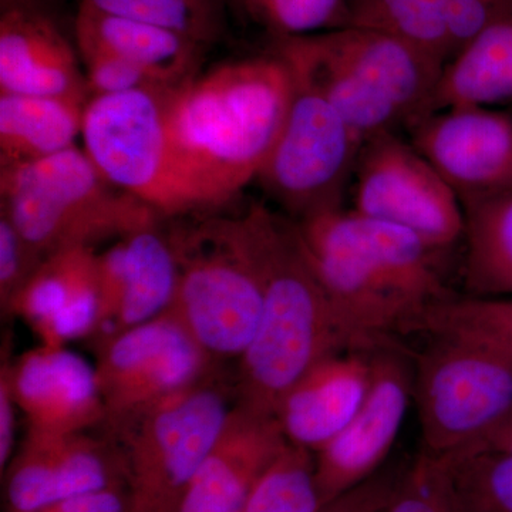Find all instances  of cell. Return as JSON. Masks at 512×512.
Returning a JSON list of instances; mask_svg holds the SVG:
<instances>
[{"label":"cell","mask_w":512,"mask_h":512,"mask_svg":"<svg viewBox=\"0 0 512 512\" xmlns=\"http://www.w3.org/2000/svg\"><path fill=\"white\" fill-rule=\"evenodd\" d=\"M235 235L262 289L261 323L239 357L237 404L276 416L285 393L312 366L350 350L295 222L254 204L232 218Z\"/></svg>","instance_id":"obj_1"},{"label":"cell","mask_w":512,"mask_h":512,"mask_svg":"<svg viewBox=\"0 0 512 512\" xmlns=\"http://www.w3.org/2000/svg\"><path fill=\"white\" fill-rule=\"evenodd\" d=\"M295 90L281 55L245 57L195 74L168 93V133L178 160L210 208L258 178Z\"/></svg>","instance_id":"obj_2"},{"label":"cell","mask_w":512,"mask_h":512,"mask_svg":"<svg viewBox=\"0 0 512 512\" xmlns=\"http://www.w3.org/2000/svg\"><path fill=\"white\" fill-rule=\"evenodd\" d=\"M0 204L43 259L127 237L161 218L113 187L76 146L32 163L0 167Z\"/></svg>","instance_id":"obj_3"},{"label":"cell","mask_w":512,"mask_h":512,"mask_svg":"<svg viewBox=\"0 0 512 512\" xmlns=\"http://www.w3.org/2000/svg\"><path fill=\"white\" fill-rule=\"evenodd\" d=\"M235 404V384L225 380L218 366L111 440L123 457L130 512H177Z\"/></svg>","instance_id":"obj_4"},{"label":"cell","mask_w":512,"mask_h":512,"mask_svg":"<svg viewBox=\"0 0 512 512\" xmlns=\"http://www.w3.org/2000/svg\"><path fill=\"white\" fill-rule=\"evenodd\" d=\"M168 93L93 97L83 111L84 153L113 187L158 217L210 208L175 153L165 117Z\"/></svg>","instance_id":"obj_5"},{"label":"cell","mask_w":512,"mask_h":512,"mask_svg":"<svg viewBox=\"0 0 512 512\" xmlns=\"http://www.w3.org/2000/svg\"><path fill=\"white\" fill-rule=\"evenodd\" d=\"M170 237L180 278L168 311L215 362L239 359L258 332L264 301L232 218L174 228Z\"/></svg>","instance_id":"obj_6"},{"label":"cell","mask_w":512,"mask_h":512,"mask_svg":"<svg viewBox=\"0 0 512 512\" xmlns=\"http://www.w3.org/2000/svg\"><path fill=\"white\" fill-rule=\"evenodd\" d=\"M417 362L413 396L424 450L450 457L476 446L512 409V356L457 336H436Z\"/></svg>","instance_id":"obj_7"},{"label":"cell","mask_w":512,"mask_h":512,"mask_svg":"<svg viewBox=\"0 0 512 512\" xmlns=\"http://www.w3.org/2000/svg\"><path fill=\"white\" fill-rule=\"evenodd\" d=\"M292 74L284 128L256 181L293 221H303L342 208L365 141L322 94Z\"/></svg>","instance_id":"obj_8"},{"label":"cell","mask_w":512,"mask_h":512,"mask_svg":"<svg viewBox=\"0 0 512 512\" xmlns=\"http://www.w3.org/2000/svg\"><path fill=\"white\" fill-rule=\"evenodd\" d=\"M104 431L114 440L138 417L183 392L221 363L195 342L173 313L123 330L94 345Z\"/></svg>","instance_id":"obj_9"},{"label":"cell","mask_w":512,"mask_h":512,"mask_svg":"<svg viewBox=\"0 0 512 512\" xmlns=\"http://www.w3.org/2000/svg\"><path fill=\"white\" fill-rule=\"evenodd\" d=\"M353 181L357 214L407 229L441 251L464 237L460 198L412 143L394 131L366 141Z\"/></svg>","instance_id":"obj_10"},{"label":"cell","mask_w":512,"mask_h":512,"mask_svg":"<svg viewBox=\"0 0 512 512\" xmlns=\"http://www.w3.org/2000/svg\"><path fill=\"white\" fill-rule=\"evenodd\" d=\"M412 146L461 204L512 188V113L488 106H453L410 126Z\"/></svg>","instance_id":"obj_11"},{"label":"cell","mask_w":512,"mask_h":512,"mask_svg":"<svg viewBox=\"0 0 512 512\" xmlns=\"http://www.w3.org/2000/svg\"><path fill=\"white\" fill-rule=\"evenodd\" d=\"M370 366L365 402L348 426L315 453L316 484L325 505L375 476L409 409L414 377L402 355L376 349Z\"/></svg>","instance_id":"obj_12"},{"label":"cell","mask_w":512,"mask_h":512,"mask_svg":"<svg viewBox=\"0 0 512 512\" xmlns=\"http://www.w3.org/2000/svg\"><path fill=\"white\" fill-rule=\"evenodd\" d=\"M127 485L119 448L89 431H26L5 478L6 512H35L72 495Z\"/></svg>","instance_id":"obj_13"},{"label":"cell","mask_w":512,"mask_h":512,"mask_svg":"<svg viewBox=\"0 0 512 512\" xmlns=\"http://www.w3.org/2000/svg\"><path fill=\"white\" fill-rule=\"evenodd\" d=\"M299 37L392 101L407 126L427 116L444 64L419 47L392 33L353 25Z\"/></svg>","instance_id":"obj_14"},{"label":"cell","mask_w":512,"mask_h":512,"mask_svg":"<svg viewBox=\"0 0 512 512\" xmlns=\"http://www.w3.org/2000/svg\"><path fill=\"white\" fill-rule=\"evenodd\" d=\"M8 369L29 433H82L103 426L96 369L66 346H37L15 362L8 360Z\"/></svg>","instance_id":"obj_15"},{"label":"cell","mask_w":512,"mask_h":512,"mask_svg":"<svg viewBox=\"0 0 512 512\" xmlns=\"http://www.w3.org/2000/svg\"><path fill=\"white\" fill-rule=\"evenodd\" d=\"M288 444L276 417L235 404L177 512H238L256 481Z\"/></svg>","instance_id":"obj_16"},{"label":"cell","mask_w":512,"mask_h":512,"mask_svg":"<svg viewBox=\"0 0 512 512\" xmlns=\"http://www.w3.org/2000/svg\"><path fill=\"white\" fill-rule=\"evenodd\" d=\"M8 316L26 320L40 345L66 346L69 340L92 338L99 319L94 248L64 249L43 259L13 299Z\"/></svg>","instance_id":"obj_17"},{"label":"cell","mask_w":512,"mask_h":512,"mask_svg":"<svg viewBox=\"0 0 512 512\" xmlns=\"http://www.w3.org/2000/svg\"><path fill=\"white\" fill-rule=\"evenodd\" d=\"M0 93L87 103L76 49L40 8L16 6L0 13Z\"/></svg>","instance_id":"obj_18"},{"label":"cell","mask_w":512,"mask_h":512,"mask_svg":"<svg viewBox=\"0 0 512 512\" xmlns=\"http://www.w3.org/2000/svg\"><path fill=\"white\" fill-rule=\"evenodd\" d=\"M316 218L413 309L414 318L427 306L447 298L437 265L441 249L407 229L353 210L340 208Z\"/></svg>","instance_id":"obj_19"},{"label":"cell","mask_w":512,"mask_h":512,"mask_svg":"<svg viewBox=\"0 0 512 512\" xmlns=\"http://www.w3.org/2000/svg\"><path fill=\"white\" fill-rule=\"evenodd\" d=\"M370 379V359L363 356L336 353L320 360L279 403L275 417L285 439L318 453L355 417Z\"/></svg>","instance_id":"obj_20"},{"label":"cell","mask_w":512,"mask_h":512,"mask_svg":"<svg viewBox=\"0 0 512 512\" xmlns=\"http://www.w3.org/2000/svg\"><path fill=\"white\" fill-rule=\"evenodd\" d=\"M350 6L355 25L399 36L444 66L512 13V0H350Z\"/></svg>","instance_id":"obj_21"},{"label":"cell","mask_w":512,"mask_h":512,"mask_svg":"<svg viewBox=\"0 0 512 512\" xmlns=\"http://www.w3.org/2000/svg\"><path fill=\"white\" fill-rule=\"evenodd\" d=\"M80 56L107 53L154 74L170 89L201 72L207 45L175 30L141 20L110 15L80 3L74 18Z\"/></svg>","instance_id":"obj_22"},{"label":"cell","mask_w":512,"mask_h":512,"mask_svg":"<svg viewBox=\"0 0 512 512\" xmlns=\"http://www.w3.org/2000/svg\"><path fill=\"white\" fill-rule=\"evenodd\" d=\"M86 104L62 97L0 93V167L32 163L74 146Z\"/></svg>","instance_id":"obj_23"},{"label":"cell","mask_w":512,"mask_h":512,"mask_svg":"<svg viewBox=\"0 0 512 512\" xmlns=\"http://www.w3.org/2000/svg\"><path fill=\"white\" fill-rule=\"evenodd\" d=\"M512 100V13L483 30L444 66L427 116L453 106Z\"/></svg>","instance_id":"obj_24"},{"label":"cell","mask_w":512,"mask_h":512,"mask_svg":"<svg viewBox=\"0 0 512 512\" xmlns=\"http://www.w3.org/2000/svg\"><path fill=\"white\" fill-rule=\"evenodd\" d=\"M124 241L127 248L124 298L119 315L101 340L157 318L170 309L177 292L180 266L170 232L161 229L160 221L137 229L124 237Z\"/></svg>","instance_id":"obj_25"},{"label":"cell","mask_w":512,"mask_h":512,"mask_svg":"<svg viewBox=\"0 0 512 512\" xmlns=\"http://www.w3.org/2000/svg\"><path fill=\"white\" fill-rule=\"evenodd\" d=\"M463 207L471 296L512 298V188Z\"/></svg>","instance_id":"obj_26"},{"label":"cell","mask_w":512,"mask_h":512,"mask_svg":"<svg viewBox=\"0 0 512 512\" xmlns=\"http://www.w3.org/2000/svg\"><path fill=\"white\" fill-rule=\"evenodd\" d=\"M406 330L477 340L512 356V298H444L427 306Z\"/></svg>","instance_id":"obj_27"},{"label":"cell","mask_w":512,"mask_h":512,"mask_svg":"<svg viewBox=\"0 0 512 512\" xmlns=\"http://www.w3.org/2000/svg\"><path fill=\"white\" fill-rule=\"evenodd\" d=\"M315 454L288 443L256 481L238 512H319Z\"/></svg>","instance_id":"obj_28"},{"label":"cell","mask_w":512,"mask_h":512,"mask_svg":"<svg viewBox=\"0 0 512 512\" xmlns=\"http://www.w3.org/2000/svg\"><path fill=\"white\" fill-rule=\"evenodd\" d=\"M82 5L141 20L210 46L221 39L228 0H80Z\"/></svg>","instance_id":"obj_29"},{"label":"cell","mask_w":512,"mask_h":512,"mask_svg":"<svg viewBox=\"0 0 512 512\" xmlns=\"http://www.w3.org/2000/svg\"><path fill=\"white\" fill-rule=\"evenodd\" d=\"M446 458L463 512H512V454L470 451Z\"/></svg>","instance_id":"obj_30"},{"label":"cell","mask_w":512,"mask_h":512,"mask_svg":"<svg viewBox=\"0 0 512 512\" xmlns=\"http://www.w3.org/2000/svg\"><path fill=\"white\" fill-rule=\"evenodd\" d=\"M274 39L318 35L350 26L349 0H228Z\"/></svg>","instance_id":"obj_31"},{"label":"cell","mask_w":512,"mask_h":512,"mask_svg":"<svg viewBox=\"0 0 512 512\" xmlns=\"http://www.w3.org/2000/svg\"><path fill=\"white\" fill-rule=\"evenodd\" d=\"M383 512H463L447 458L423 451L397 481Z\"/></svg>","instance_id":"obj_32"},{"label":"cell","mask_w":512,"mask_h":512,"mask_svg":"<svg viewBox=\"0 0 512 512\" xmlns=\"http://www.w3.org/2000/svg\"><path fill=\"white\" fill-rule=\"evenodd\" d=\"M86 64L87 100L93 97L140 92H173L158 77L143 67L107 53H87L82 56Z\"/></svg>","instance_id":"obj_33"},{"label":"cell","mask_w":512,"mask_h":512,"mask_svg":"<svg viewBox=\"0 0 512 512\" xmlns=\"http://www.w3.org/2000/svg\"><path fill=\"white\" fill-rule=\"evenodd\" d=\"M43 258L0 211V308L8 316L13 299L42 264Z\"/></svg>","instance_id":"obj_34"},{"label":"cell","mask_w":512,"mask_h":512,"mask_svg":"<svg viewBox=\"0 0 512 512\" xmlns=\"http://www.w3.org/2000/svg\"><path fill=\"white\" fill-rule=\"evenodd\" d=\"M127 248L124 238L117 239L106 251L97 254V292L99 319L92 335L93 343L109 333L119 315L126 289Z\"/></svg>","instance_id":"obj_35"},{"label":"cell","mask_w":512,"mask_h":512,"mask_svg":"<svg viewBox=\"0 0 512 512\" xmlns=\"http://www.w3.org/2000/svg\"><path fill=\"white\" fill-rule=\"evenodd\" d=\"M396 478L373 476L365 483L357 485L348 493L340 495L332 503L326 504L319 512H376L383 510L392 497Z\"/></svg>","instance_id":"obj_36"},{"label":"cell","mask_w":512,"mask_h":512,"mask_svg":"<svg viewBox=\"0 0 512 512\" xmlns=\"http://www.w3.org/2000/svg\"><path fill=\"white\" fill-rule=\"evenodd\" d=\"M35 512H130L127 485L62 498Z\"/></svg>","instance_id":"obj_37"},{"label":"cell","mask_w":512,"mask_h":512,"mask_svg":"<svg viewBox=\"0 0 512 512\" xmlns=\"http://www.w3.org/2000/svg\"><path fill=\"white\" fill-rule=\"evenodd\" d=\"M18 404L10 386L8 360L0 367V468L2 474L15 456Z\"/></svg>","instance_id":"obj_38"},{"label":"cell","mask_w":512,"mask_h":512,"mask_svg":"<svg viewBox=\"0 0 512 512\" xmlns=\"http://www.w3.org/2000/svg\"><path fill=\"white\" fill-rule=\"evenodd\" d=\"M470 451H494V453L512 454V409L508 412L490 433L485 434L476 446L468 448ZM460 454V453H458Z\"/></svg>","instance_id":"obj_39"},{"label":"cell","mask_w":512,"mask_h":512,"mask_svg":"<svg viewBox=\"0 0 512 512\" xmlns=\"http://www.w3.org/2000/svg\"><path fill=\"white\" fill-rule=\"evenodd\" d=\"M16 6H32L40 8V0H0V8H16Z\"/></svg>","instance_id":"obj_40"},{"label":"cell","mask_w":512,"mask_h":512,"mask_svg":"<svg viewBox=\"0 0 512 512\" xmlns=\"http://www.w3.org/2000/svg\"><path fill=\"white\" fill-rule=\"evenodd\" d=\"M384 508H386V507H384ZM384 508H383V510H379V511H376V512H383V511H384Z\"/></svg>","instance_id":"obj_41"}]
</instances>
